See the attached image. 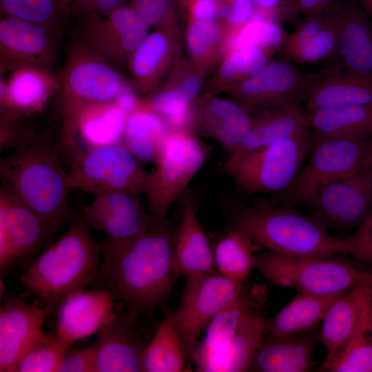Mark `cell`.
Returning <instances> with one entry per match:
<instances>
[{
	"mask_svg": "<svg viewBox=\"0 0 372 372\" xmlns=\"http://www.w3.org/2000/svg\"><path fill=\"white\" fill-rule=\"evenodd\" d=\"M176 235L165 217L152 216L146 231L130 245L101 249L94 289L123 303L134 323L153 314L165 304L176 278L172 269Z\"/></svg>",
	"mask_w": 372,
	"mask_h": 372,
	"instance_id": "1",
	"label": "cell"
},
{
	"mask_svg": "<svg viewBox=\"0 0 372 372\" xmlns=\"http://www.w3.org/2000/svg\"><path fill=\"white\" fill-rule=\"evenodd\" d=\"M0 177L1 187L57 231L71 222L68 173L57 146L47 138L28 131L1 159Z\"/></svg>",
	"mask_w": 372,
	"mask_h": 372,
	"instance_id": "2",
	"label": "cell"
},
{
	"mask_svg": "<svg viewBox=\"0 0 372 372\" xmlns=\"http://www.w3.org/2000/svg\"><path fill=\"white\" fill-rule=\"evenodd\" d=\"M101 261L100 244L82 216L72 219L67 230L45 247L20 280L50 313L70 295L92 283Z\"/></svg>",
	"mask_w": 372,
	"mask_h": 372,
	"instance_id": "3",
	"label": "cell"
},
{
	"mask_svg": "<svg viewBox=\"0 0 372 372\" xmlns=\"http://www.w3.org/2000/svg\"><path fill=\"white\" fill-rule=\"evenodd\" d=\"M231 224L258 248L283 255L327 257L347 251L345 238L331 236L312 216L287 205L242 207L234 213Z\"/></svg>",
	"mask_w": 372,
	"mask_h": 372,
	"instance_id": "4",
	"label": "cell"
},
{
	"mask_svg": "<svg viewBox=\"0 0 372 372\" xmlns=\"http://www.w3.org/2000/svg\"><path fill=\"white\" fill-rule=\"evenodd\" d=\"M256 269L273 286L298 293L324 296L345 292L372 280V273L360 269L340 254L327 257L291 256L269 250L257 252Z\"/></svg>",
	"mask_w": 372,
	"mask_h": 372,
	"instance_id": "5",
	"label": "cell"
},
{
	"mask_svg": "<svg viewBox=\"0 0 372 372\" xmlns=\"http://www.w3.org/2000/svg\"><path fill=\"white\" fill-rule=\"evenodd\" d=\"M127 87L116 68L81 40L75 42L70 48L59 78L61 136L69 131L76 114L83 107L114 101Z\"/></svg>",
	"mask_w": 372,
	"mask_h": 372,
	"instance_id": "6",
	"label": "cell"
},
{
	"mask_svg": "<svg viewBox=\"0 0 372 372\" xmlns=\"http://www.w3.org/2000/svg\"><path fill=\"white\" fill-rule=\"evenodd\" d=\"M309 130L238 156H229L223 169L249 193L282 192L293 181L311 147Z\"/></svg>",
	"mask_w": 372,
	"mask_h": 372,
	"instance_id": "7",
	"label": "cell"
},
{
	"mask_svg": "<svg viewBox=\"0 0 372 372\" xmlns=\"http://www.w3.org/2000/svg\"><path fill=\"white\" fill-rule=\"evenodd\" d=\"M307 164L292 183L280 192L282 204L308 207L328 185L347 177L364 165L371 138L364 139L312 137Z\"/></svg>",
	"mask_w": 372,
	"mask_h": 372,
	"instance_id": "8",
	"label": "cell"
},
{
	"mask_svg": "<svg viewBox=\"0 0 372 372\" xmlns=\"http://www.w3.org/2000/svg\"><path fill=\"white\" fill-rule=\"evenodd\" d=\"M206 159L207 149L192 130H170L143 192L152 217H165Z\"/></svg>",
	"mask_w": 372,
	"mask_h": 372,
	"instance_id": "9",
	"label": "cell"
},
{
	"mask_svg": "<svg viewBox=\"0 0 372 372\" xmlns=\"http://www.w3.org/2000/svg\"><path fill=\"white\" fill-rule=\"evenodd\" d=\"M70 155V189L94 195L108 192L143 193L149 172L123 143L80 149Z\"/></svg>",
	"mask_w": 372,
	"mask_h": 372,
	"instance_id": "10",
	"label": "cell"
},
{
	"mask_svg": "<svg viewBox=\"0 0 372 372\" xmlns=\"http://www.w3.org/2000/svg\"><path fill=\"white\" fill-rule=\"evenodd\" d=\"M247 281L229 278L216 270L187 277L178 306L171 316L187 358L211 320L240 293Z\"/></svg>",
	"mask_w": 372,
	"mask_h": 372,
	"instance_id": "11",
	"label": "cell"
},
{
	"mask_svg": "<svg viewBox=\"0 0 372 372\" xmlns=\"http://www.w3.org/2000/svg\"><path fill=\"white\" fill-rule=\"evenodd\" d=\"M308 208L328 231L352 233L372 211V166L328 185Z\"/></svg>",
	"mask_w": 372,
	"mask_h": 372,
	"instance_id": "12",
	"label": "cell"
},
{
	"mask_svg": "<svg viewBox=\"0 0 372 372\" xmlns=\"http://www.w3.org/2000/svg\"><path fill=\"white\" fill-rule=\"evenodd\" d=\"M56 231L32 209L1 186V276L14 265L30 261L42 247L47 245L48 241Z\"/></svg>",
	"mask_w": 372,
	"mask_h": 372,
	"instance_id": "13",
	"label": "cell"
},
{
	"mask_svg": "<svg viewBox=\"0 0 372 372\" xmlns=\"http://www.w3.org/2000/svg\"><path fill=\"white\" fill-rule=\"evenodd\" d=\"M83 19L80 40L116 68H128L133 53L150 28L129 3Z\"/></svg>",
	"mask_w": 372,
	"mask_h": 372,
	"instance_id": "14",
	"label": "cell"
},
{
	"mask_svg": "<svg viewBox=\"0 0 372 372\" xmlns=\"http://www.w3.org/2000/svg\"><path fill=\"white\" fill-rule=\"evenodd\" d=\"M136 195L125 192L100 193L83 207V217L87 224L106 236L101 249H121L147 229L152 216L145 212Z\"/></svg>",
	"mask_w": 372,
	"mask_h": 372,
	"instance_id": "15",
	"label": "cell"
},
{
	"mask_svg": "<svg viewBox=\"0 0 372 372\" xmlns=\"http://www.w3.org/2000/svg\"><path fill=\"white\" fill-rule=\"evenodd\" d=\"M307 75L286 61H269L227 92L251 114L287 100L302 101Z\"/></svg>",
	"mask_w": 372,
	"mask_h": 372,
	"instance_id": "16",
	"label": "cell"
},
{
	"mask_svg": "<svg viewBox=\"0 0 372 372\" xmlns=\"http://www.w3.org/2000/svg\"><path fill=\"white\" fill-rule=\"evenodd\" d=\"M52 32L32 22L4 15L0 21V71L23 68L50 70L55 61Z\"/></svg>",
	"mask_w": 372,
	"mask_h": 372,
	"instance_id": "17",
	"label": "cell"
},
{
	"mask_svg": "<svg viewBox=\"0 0 372 372\" xmlns=\"http://www.w3.org/2000/svg\"><path fill=\"white\" fill-rule=\"evenodd\" d=\"M48 312L37 299L28 304L23 298H6L0 309V371L12 369L43 333Z\"/></svg>",
	"mask_w": 372,
	"mask_h": 372,
	"instance_id": "18",
	"label": "cell"
},
{
	"mask_svg": "<svg viewBox=\"0 0 372 372\" xmlns=\"http://www.w3.org/2000/svg\"><path fill=\"white\" fill-rule=\"evenodd\" d=\"M251 118L235 101L205 94L192 105L190 129L196 134L214 138L230 154L247 134Z\"/></svg>",
	"mask_w": 372,
	"mask_h": 372,
	"instance_id": "19",
	"label": "cell"
},
{
	"mask_svg": "<svg viewBox=\"0 0 372 372\" xmlns=\"http://www.w3.org/2000/svg\"><path fill=\"white\" fill-rule=\"evenodd\" d=\"M135 323L125 310L103 325L91 346L96 372L143 371L147 344L134 329Z\"/></svg>",
	"mask_w": 372,
	"mask_h": 372,
	"instance_id": "20",
	"label": "cell"
},
{
	"mask_svg": "<svg viewBox=\"0 0 372 372\" xmlns=\"http://www.w3.org/2000/svg\"><path fill=\"white\" fill-rule=\"evenodd\" d=\"M265 284L245 283L240 293L227 304L211 320L205 336L194 349L190 360L197 371L229 345L244 316L250 311L260 308L267 298Z\"/></svg>",
	"mask_w": 372,
	"mask_h": 372,
	"instance_id": "21",
	"label": "cell"
},
{
	"mask_svg": "<svg viewBox=\"0 0 372 372\" xmlns=\"http://www.w3.org/2000/svg\"><path fill=\"white\" fill-rule=\"evenodd\" d=\"M178 27L156 28L133 53L128 65L134 87L148 95L157 91L172 65L180 43Z\"/></svg>",
	"mask_w": 372,
	"mask_h": 372,
	"instance_id": "22",
	"label": "cell"
},
{
	"mask_svg": "<svg viewBox=\"0 0 372 372\" xmlns=\"http://www.w3.org/2000/svg\"><path fill=\"white\" fill-rule=\"evenodd\" d=\"M319 331L278 335L264 333L247 371L309 372L316 362L314 353Z\"/></svg>",
	"mask_w": 372,
	"mask_h": 372,
	"instance_id": "23",
	"label": "cell"
},
{
	"mask_svg": "<svg viewBox=\"0 0 372 372\" xmlns=\"http://www.w3.org/2000/svg\"><path fill=\"white\" fill-rule=\"evenodd\" d=\"M114 301L109 293L101 289L76 291L56 310V330L70 344L92 335L115 317Z\"/></svg>",
	"mask_w": 372,
	"mask_h": 372,
	"instance_id": "24",
	"label": "cell"
},
{
	"mask_svg": "<svg viewBox=\"0 0 372 372\" xmlns=\"http://www.w3.org/2000/svg\"><path fill=\"white\" fill-rule=\"evenodd\" d=\"M127 116L114 101L88 105L76 114L61 143L70 152L79 141L81 149L123 143Z\"/></svg>",
	"mask_w": 372,
	"mask_h": 372,
	"instance_id": "25",
	"label": "cell"
},
{
	"mask_svg": "<svg viewBox=\"0 0 372 372\" xmlns=\"http://www.w3.org/2000/svg\"><path fill=\"white\" fill-rule=\"evenodd\" d=\"M372 280L360 283L340 296L325 313L319 330V340L326 358L319 371L335 360L348 345L358 324L362 305Z\"/></svg>",
	"mask_w": 372,
	"mask_h": 372,
	"instance_id": "26",
	"label": "cell"
},
{
	"mask_svg": "<svg viewBox=\"0 0 372 372\" xmlns=\"http://www.w3.org/2000/svg\"><path fill=\"white\" fill-rule=\"evenodd\" d=\"M303 101L307 110L372 105V81L344 69L309 74L307 75Z\"/></svg>",
	"mask_w": 372,
	"mask_h": 372,
	"instance_id": "27",
	"label": "cell"
},
{
	"mask_svg": "<svg viewBox=\"0 0 372 372\" xmlns=\"http://www.w3.org/2000/svg\"><path fill=\"white\" fill-rule=\"evenodd\" d=\"M172 269L177 278L216 271L213 248L189 196L184 199L183 217L176 231Z\"/></svg>",
	"mask_w": 372,
	"mask_h": 372,
	"instance_id": "28",
	"label": "cell"
},
{
	"mask_svg": "<svg viewBox=\"0 0 372 372\" xmlns=\"http://www.w3.org/2000/svg\"><path fill=\"white\" fill-rule=\"evenodd\" d=\"M250 128L240 144L229 154L238 156L309 129L305 112L296 100H287L251 114Z\"/></svg>",
	"mask_w": 372,
	"mask_h": 372,
	"instance_id": "29",
	"label": "cell"
},
{
	"mask_svg": "<svg viewBox=\"0 0 372 372\" xmlns=\"http://www.w3.org/2000/svg\"><path fill=\"white\" fill-rule=\"evenodd\" d=\"M1 112L18 115L40 110L54 91L59 79L50 70L39 68H23L14 70L6 82L1 78Z\"/></svg>",
	"mask_w": 372,
	"mask_h": 372,
	"instance_id": "30",
	"label": "cell"
},
{
	"mask_svg": "<svg viewBox=\"0 0 372 372\" xmlns=\"http://www.w3.org/2000/svg\"><path fill=\"white\" fill-rule=\"evenodd\" d=\"M338 52L344 70L372 81V27L361 9L343 3Z\"/></svg>",
	"mask_w": 372,
	"mask_h": 372,
	"instance_id": "31",
	"label": "cell"
},
{
	"mask_svg": "<svg viewBox=\"0 0 372 372\" xmlns=\"http://www.w3.org/2000/svg\"><path fill=\"white\" fill-rule=\"evenodd\" d=\"M316 138L364 139L372 137V105L317 108L305 112Z\"/></svg>",
	"mask_w": 372,
	"mask_h": 372,
	"instance_id": "32",
	"label": "cell"
},
{
	"mask_svg": "<svg viewBox=\"0 0 372 372\" xmlns=\"http://www.w3.org/2000/svg\"><path fill=\"white\" fill-rule=\"evenodd\" d=\"M345 292L324 296L298 293L276 315L266 320L265 333L286 335L318 330L331 304Z\"/></svg>",
	"mask_w": 372,
	"mask_h": 372,
	"instance_id": "33",
	"label": "cell"
},
{
	"mask_svg": "<svg viewBox=\"0 0 372 372\" xmlns=\"http://www.w3.org/2000/svg\"><path fill=\"white\" fill-rule=\"evenodd\" d=\"M266 319L260 308L242 318L227 347L210 360L202 372L247 371L265 333Z\"/></svg>",
	"mask_w": 372,
	"mask_h": 372,
	"instance_id": "34",
	"label": "cell"
},
{
	"mask_svg": "<svg viewBox=\"0 0 372 372\" xmlns=\"http://www.w3.org/2000/svg\"><path fill=\"white\" fill-rule=\"evenodd\" d=\"M169 132L161 116L136 110L127 116L123 144L141 163H155Z\"/></svg>",
	"mask_w": 372,
	"mask_h": 372,
	"instance_id": "35",
	"label": "cell"
},
{
	"mask_svg": "<svg viewBox=\"0 0 372 372\" xmlns=\"http://www.w3.org/2000/svg\"><path fill=\"white\" fill-rule=\"evenodd\" d=\"M258 248L247 234L231 225L213 248L216 271L234 280H248L255 267Z\"/></svg>",
	"mask_w": 372,
	"mask_h": 372,
	"instance_id": "36",
	"label": "cell"
},
{
	"mask_svg": "<svg viewBox=\"0 0 372 372\" xmlns=\"http://www.w3.org/2000/svg\"><path fill=\"white\" fill-rule=\"evenodd\" d=\"M229 28L218 20L188 19L185 43L191 62L205 72L225 55Z\"/></svg>",
	"mask_w": 372,
	"mask_h": 372,
	"instance_id": "37",
	"label": "cell"
},
{
	"mask_svg": "<svg viewBox=\"0 0 372 372\" xmlns=\"http://www.w3.org/2000/svg\"><path fill=\"white\" fill-rule=\"evenodd\" d=\"M322 371L372 372V285L348 345L343 353Z\"/></svg>",
	"mask_w": 372,
	"mask_h": 372,
	"instance_id": "38",
	"label": "cell"
},
{
	"mask_svg": "<svg viewBox=\"0 0 372 372\" xmlns=\"http://www.w3.org/2000/svg\"><path fill=\"white\" fill-rule=\"evenodd\" d=\"M187 358L185 346L174 326L170 313L164 318L145 347L143 371H183Z\"/></svg>",
	"mask_w": 372,
	"mask_h": 372,
	"instance_id": "39",
	"label": "cell"
},
{
	"mask_svg": "<svg viewBox=\"0 0 372 372\" xmlns=\"http://www.w3.org/2000/svg\"><path fill=\"white\" fill-rule=\"evenodd\" d=\"M287 37L276 21L254 17L240 27L229 28L225 55L247 47L258 48L272 54L285 47Z\"/></svg>",
	"mask_w": 372,
	"mask_h": 372,
	"instance_id": "40",
	"label": "cell"
},
{
	"mask_svg": "<svg viewBox=\"0 0 372 372\" xmlns=\"http://www.w3.org/2000/svg\"><path fill=\"white\" fill-rule=\"evenodd\" d=\"M270 56L269 53L254 47L240 48L225 54L206 94L227 92L265 67L270 61Z\"/></svg>",
	"mask_w": 372,
	"mask_h": 372,
	"instance_id": "41",
	"label": "cell"
},
{
	"mask_svg": "<svg viewBox=\"0 0 372 372\" xmlns=\"http://www.w3.org/2000/svg\"><path fill=\"white\" fill-rule=\"evenodd\" d=\"M3 15L20 18L52 32L70 14L68 0H0Z\"/></svg>",
	"mask_w": 372,
	"mask_h": 372,
	"instance_id": "42",
	"label": "cell"
},
{
	"mask_svg": "<svg viewBox=\"0 0 372 372\" xmlns=\"http://www.w3.org/2000/svg\"><path fill=\"white\" fill-rule=\"evenodd\" d=\"M70 344L56 329L43 333L21 358L12 372L56 371Z\"/></svg>",
	"mask_w": 372,
	"mask_h": 372,
	"instance_id": "43",
	"label": "cell"
},
{
	"mask_svg": "<svg viewBox=\"0 0 372 372\" xmlns=\"http://www.w3.org/2000/svg\"><path fill=\"white\" fill-rule=\"evenodd\" d=\"M340 26V13L329 17L324 28L290 58L305 64L323 60L338 52Z\"/></svg>",
	"mask_w": 372,
	"mask_h": 372,
	"instance_id": "44",
	"label": "cell"
},
{
	"mask_svg": "<svg viewBox=\"0 0 372 372\" xmlns=\"http://www.w3.org/2000/svg\"><path fill=\"white\" fill-rule=\"evenodd\" d=\"M182 0H131L129 3L149 27L178 25V8Z\"/></svg>",
	"mask_w": 372,
	"mask_h": 372,
	"instance_id": "45",
	"label": "cell"
},
{
	"mask_svg": "<svg viewBox=\"0 0 372 372\" xmlns=\"http://www.w3.org/2000/svg\"><path fill=\"white\" fill-rule=\"evenodd\" d=\"M329 17L309 14L298 23L296 29L288 35L285 45L286 54L291 57L307 44L326 25Z\"/></svg>",
	"mask_w": 372,
	"mask_h": 372,
	"instance_id": "46",
	"label": "cell"
},
{
	"mask_svg": "<svg viewBox=\"0 0 372 372\" xmlns=\"http://www.w3.org/2000/svg\"><path fill=\"white\" fill-rule=\"evenodd\" d=\"M345 239L346 254L360 260L372 263V211Z\"/></svg>",
	"mask_w": 372,
	"mask_h": 372,
	"instance_id": "47",
	"label": "cell"
},
{
	"mask_svg": "<svg viewBox=\"0 0 372 372\" xmlns=\"http://www.w3.org/2000/svg\"><path fill=\"white\" fill-rule=\"evenodd\" d=\"M255 14L254 0H225L219 3V16L229 28L242 26Z\"/></svg>",
	"mask_w": 372,
	"mask_h": 372,
	"instance_id": "48",
	"label": "cell"
},
{
	"mask_svg": "<svg viewBox=\"0 0 372 372\" xmlns=\"http://www.w3.org/2000/svg\"><path fill=\"white\" fill-rule=\"evenodd\" d=\"M255 12L263 18L293 21L299 12L296 0H254Z\"/></svg>",
	"mask_w": 372,
	"mask_h": 372,
	"instance_id": "49",
	"label": "cell"
},
{
	"mask_svg": "<svg viewBox=\"0 0 372 372\" xmlns=\"http://www.w3.org/2000/svg\"><path fill=\"white\" fill-rule=\"evenodd\" d=\"M56 372H96L92 347L66 352L56 369Z\"/></svg>",
	"mask_w": 372,
	"mask_h": 372,
	"instance_id": "50",
	"label": "cell"
},
{
	"mask_svg": "<svg viewBox=\"0 0 372 372\" xmlns=\"http://www.w3.org/2000/svg\"><path fill=\"white\" fill-rule=\"evenodd\" d=\"M127 0H68L70 14L82 19L93 14H103L125 4Z\"/></svg>",
	"mask_w": 372,
	"mask_h": 372,
	"instance_id": "51",
	"label": "cell"
},
{
	"mask_svg": "<svg viewBox=\"0 0 372 372\" xmlns=\"http://www.w3.org/2000/svg\"><path fill=\"white\" fill-rule=\"evenodd\" d=\"M188 14V19L199 21L218 20V0H182Z\"/></svg>",
	"mask_w": 372,
	"mask_h": 372,
	"instance_id": "52",
	"label": "cell"
},
{
	"mask_svg": "<svg viewBox=\"0 0 372 372\" xmlns=\"http://www.w3.org/2000/svg\"><path fill=\"white\" fill-rule=\"evenodd\" d=\"M140 99L127 87L114 101V103L128 115L134 112L138 105Z\"/></svg>",
	"mask_w": 372,
	"mask_h": 372,
	"instance_id": "53",
	"label": "cell"
},
{
	"mask_svg": "<svg viewBox=\"0 0 372 372\" xmlns=\"http://www.w3.org/2000/svg\"><path fill=\"white\" fill-rule=\"evenodd\" d=\"M296 1L299 12L306 15L322 14L320 0H296Z\"/></svg>",
	"mask_w": 372,
	"mask_h": 372,
	"instance_id": "54",
	"label": "cell"
},
{
	"mask_svg": "<svg viewBox=\"0 0 372 372\" xmlns=\"http://www.w3.org/2000/svg\"><path fill=\"white\" fill-rule=\"evenodd\" d=\"M358 1L372 17V0H358Z\"/></svg>",
	"mask_w": 372,
	"mask_h": 372,
	"instance_id": "55",
	"label": "cell"
},
{
	"mask_svg": "<svg viewBox=\"0 0 372 372\" xmlns=\"http://www.w3.org/2000/svg\"><path fill=\"white\" fill-rule=\"evenodd\" d=\"M364 165L372 166V140H371V145H370L369 150L366 158Z\"/></svg>",
	"mask_w": 372,
	"mask_h": 372,
	"instance_id": "56",
	"label": "cell"
},
{
	"mask_svg": "<svg viewBox=\"0 0 372 372\" xmlns=\"http://www.w3.org/2000/svg\"><path fill=\"white\" fill-rule=\"evenodd\" d=\"M5 291V285L4 283L1 279V281H0V293H1V298H2V294L4 293Z\"/></svg>",
	"mask_w": 372,
	"mask_h": 372,
	"instance_id": "57",
	"label": "cell"
}]
</instances>
